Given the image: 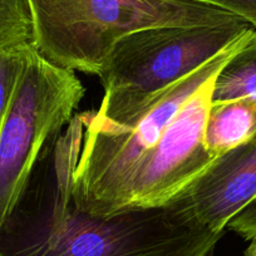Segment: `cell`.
<instances>
[{
    "label": "cell",
    "mask_w": 256,
    "mask_h": 256,
    "mask_svg": "<svg viewBox=\"0 0 256 256\" xmlns=\"http://www.w3.org/2000/svg\"><path fill=\"white\" fill-rule=\"evenodd\" d=\"M83 126L78 113L50 144L23 196L0 225V256H208L222 232L190 215L177 200L108 216L82 210L73 170Z\"/></svg>",
    "instance_id": "1"
},
{
    "label": "cell",
    "mask_w": 256,
    "mask_h": 256,
    "mask_svg": "<svg viewBox=\"0 0 256 256\" xmlns=\"http://www.w3.org/2000/svg\"><path fill=\"white\" fill-rule=\"evenodd\" d=\"M32 46L64 70L100 76L116 44L157 26H218L241 18L205 0H28ZM244 20V19H242Z\"/></svg>",
    "instance_id": "2"
},
{
    "label": "cell",
    "mask_w": 256,
    "mask_h": 256,
    "mask_svg": "<svg viewBox=\"0 0 256 256\" xmlns=\"http://www.w3.org/2000/svg\"><path fill=\"white\" fill-rule=\"evenodd\" d=\"M254 29L248 22L157 26L134 32L113 48L100 77L103 100L88 110L102 124H127L164 90L195 72Z\"/></svg>",
    "instance_id": "3"
},
{
    "label": "cell",
    "mask_w": 256,
    "mask_h": 256,
    "mask_svg": "<svg viewBox=\"0 0 256 256\" xmlns=\"http://www.w3.org/2000/svg\"><path fill=\"white\" fill-rule=\"evenodd\" d=\"M255 33L251 29L202 67L170 86L127 124H102L90 120L88 110L78 113L83 134L72 174L76 204L90 214L107 216L127 177L162 138L184 103L218 76Z\"/></svg>",
    "instance_id": "4"
},
{
    "label": "cell",
    "mask_w": 256,
    "mask_h": 256,
    "mask_svg": "<svg viewBox=\"0 0 256 256\" xmlns=\"http://www.w3.org/2000/svg\"><path fill=\"white\" fill-rule=\"evenodd\" d=\"M74 72L26 48L8 112L0 126V225L28 186L46 150L68 126L84 97Z\"/></svg>",
    "instance_id": "5"
},
{
    "label": "cell",
    "mask_w": 256,
    "mask_h": 256,
    "mask_svg": "<svg viewBox=\"0 0 256 256\" xmlns=\"http://www.w3.org/2000/svg\"><path fill=\"white\" fill-rule=\"evenodd\" d=\"M218 76L206 80L184 103L162 138L127 177L107 216L131 208L168 205L218 160L204 141Z\"/></svg>",
    "instance_id": "6"
},
{
    "label": "cell",
    "mask_w": 256,
    "mask_h": 256,
    "mask_svg": "<svg viewBox=\"0 0 256 256\" xmlns=\"http://www.w3.org/2000/svg\"><path fill=\"white\" fill-rule=\"evenodd\" d=\"M176 200L198 222L224 234L256 202V136L218 157Z\"/></svg>",
    "instance_id": "7"
},
{
    "label": "cell",
    "mask_w": 256,
    "mask_h": 256,
    "mask_svg": "<svg viewBox=\"0 0 256 256\" xmlns=\"http://www.w3.org/2000/svg\"><path fill=\"white\" fill-rule=\"evenodd\" d=\"M256 136V98L211 103L205 126V146L218 158Z\"/></svg>",
    "instance_id": "8"
},
{
    "label": "cell",
    "mask_w": 256,
    "mask_h": 256,
    "mask_svg": "<svg viewBox=\"0 0 256 256\" xmlns=\"http://www.w3.org/2000/svg\"><path fill=\"white\" fill-rule=\"evenodd\" d=\"M242 97L256 98V33L221 70L214 86L212 103Z\"/></svg>",
    "instance_id": "9"
},
{
    "label": "cell",
    "mask_w": 256,
    "mask_h": 256,
    "mask_svg": "<svg viewBox=\"0 0 256 256\" xmlns=\"http://www.w3.org/2000/svg\"><path fill=\"white\" fill-rule=\"evenodd\" d=\"M33 42L28 0H0V50L29 46Z\"/></svg>",
    "instance_id": "10"
},
{
    "label": "cell",
    "mask_w": 256,
    "mask_h": 256,
    "mask_svg": "<svg viewBox=\"0 0 256 256\" xmlns=\"http://www.w3.org/2000/svg\"><path fill=\"white\" fill-rule=\"evenodd\" d=\"M29 46L0 50V126L8 112Z\"/></svg>",
    "instance_id": "11"
},
{
    "label": "cell",
    "mask_w": 256,
    "mask_h": 256,
    "mask_svg": "<svg viewBox=\"0 0 256 256\" xmlns=\"http://www.w3.org/2000/svg\"><path fill=\"white\" fill-rule=\"evenodd\" d=\"M248 22L256 30V0H205Z\"/></svg>",
    "instance_id": "12"
},
{
    "label": "cell",
    "mask_w": 256,
    "mask_h": 256,
    "mask_svg": "<svg viewBox=\"0 0 256 256\" xmlns=\"http://www.w3.org/2000/svg\"><path fill=\"white\" fill-rule=\"evenodd\" d=\"M228 228L245 240H251L254 236H256V202L232 218L228 225Z\"/></svg>",
    "instance_id": "13"
},
{
    "label": "cell",
    "mask_w": 256,
    "mask_h": 256,
    "mask_svg": "<svg viewBox=\"0 0 256 256\" xmlns=\"http://www.w3.org/2000/svg\"><path fill=\"white\" fill-rule=\"evenodd\" d=\"M250 241V245L246 248L245 255L244 256H256V236H254Z\"/></svg>",
    "instance_id": "14"
}]
</instances>
